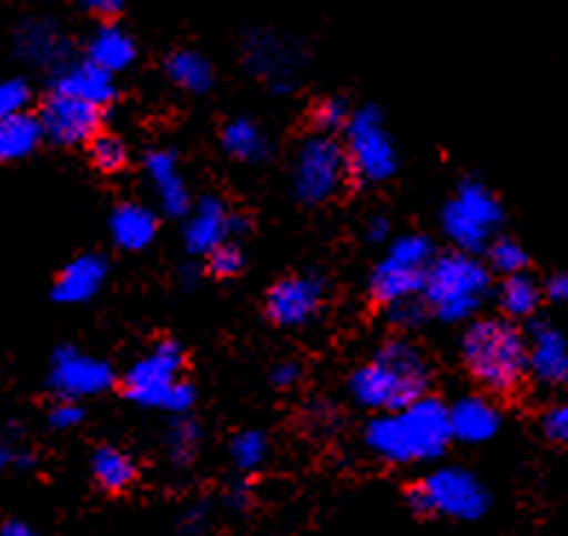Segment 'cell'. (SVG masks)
I'll return each instance as SVG.
<instances>
[{
  "instance_id": "obj_18",
  "label": "cell",
  "mask_w": 568,
  "mask_h": 536,
  "mask_svg": "<svg viewBox=\"0 0 568 536\" xmlns=\"http://www.w3.org/2000/svg\"><path fill=\"white\" fill-rule=\"evenodd\" d=\"M144 176L156 191L159 208L168 216H185L194 205L191 191H187L185 179H182L176 156L171 151H151L144 156Z\"/></svg>"
},
{
  "instance_id": "obj_27",
  "label": "cell",
  "mask_w": 568,
  "mask_h": 536,
  "mask_svg": "<svg viewBox=\"0 0 568 536\" xmlns=\"http://www.w3.org/2000/svg\"><path fill=\"white\" fill-rule=\"evenodd\" d=\"M223 148L240 162H263L268 156L266 136L252 119H231L223 128Z\"/></svg>"
},
{
  "instance_id": "obj_38",
  "label": "cell",
  "mask_w": 568,
  "mask_h": 536,
  "mask_svg": "<svg viewBox=\"0 0 568 536\" xmlns=\"http://www.w3.org/2000/svg\"><path fill=\"white\" fill-rule=\"evenodd\" d=\"M209 525V505H191L185 508V514L180 516L182 534H202Z\"/></svg>"
},
{
  "instance_id": "obj_37",
  "label": "cell",
  "mask_w": 568,
  "mask_h": 536,
  "mask_svg": "<svg viewBox=\"0 0 568 536\" xmlns=\"http://www.w3.org/2000/svg\"><path fill=\"white\" fill-rule=\"evenodd\" d=\"M81 422H84V407H81L79 401L61 398L55 407L50 409V427L52 429H75Z\"/></svg>"
},
{
  "instance_id": "obj_7",
  "label": "cell",
  "mask_w": 568,
  "mask_h": 536,
  "mask_svg": "<svg viewBox=\"0 0 568 536\" xmlns=\"http://www.w3.org/2000/svg\"><path fill=\"white\" fill-rule=\"evenodd\" d=\"M344 133L349 173H355L364 185H382L398 171L396 139L387 130L382 110L373 104L353 110Z\"/></svg>"
},
{
  "instance_id": "obj_44",
  "label": "cell",
  "mask_w": 568,
  "mask_h": 536,
  "mask_svg": "<svg viewBox=\"0 0 568 536\" xmlns=\"http://www.w3.org/2000/svg\"><path fill=\"white\" fill-rule=\"evenodd\" d=\"M229 505H231V508H245V505H248V487H245V485L231 487Z\"/></svg>"
},
{
  "instance_id": "obj_36",
  "label": "cell",
  "mask_w": 568,
  "mask_h": 536,
  "mask_svg": "<svg viewBox=\"0 0 568 536\" xmlns=\"http://www.w3.org/2000/svg\"><path fill=\"white\" fill-rule=\"evenodd\" d=\"M542 436L555 444H568V398L546 409V415H542Z\"/></svg>"
},
{
  "instance_id": "obj_19",
  "label": "cell",
  "mask_w": 568,
  "mask_h": 536,
  "mask_svg": "<svg viewBox=\"0 0 568 536\" xmlns=\"http://www.w3.org/2000/svg\"><path fill=\"white\" fill-rule=\"evenodd\" d=\"M110 265L101 254H81L72 263L64 265V272L58 274L52 297L64 306H79V303L93 301L108 280Z\"/></svg>"
},
{
  "instance_id": "obj_21",
  "label": "cell",
  "mask_w": 568,
  "mask_h": 536,
  "mask_svg": "<svg viewBox=\"0 0 568 536\" xmlns=\"http://www.w3.org/2000/svg\"><path fill=\"white\" fill-rule=\"evenodd\" d=\"M87 61H93V64L113 72V75L115 72H124L136 61V41L119 23L104 21L95 29L93 38L87 41Z\"/></svg>"
},
{
  "instance_id": "obj_42",
  "label": "cell",
  "mask_w": 568,
  "mask_h": 536,
  "mask_svg": "<svg viewBox=\"0 0 568 536\" xmlns=\"http://www.w3.org/2000/svg\"><path fill=\"white\" fill-rule=\"evenodd\" d=\"M364 236H367L369 243L384 245L389 240V220L387 216H369V222L364 225Z\"/></svg>"
},
{
  "instance_id": "obj_1",
  "label": "cell",
  "mask_w": 568,
  "mask_h": 536,
  "mask_svg": "<svg viewBox=\"0 0 568 536\" xmlns=\"http://www.w3.org/2000/svg\"><path fill=\"white\" fill-rule=\"evenodd\" d=\"M364 442L387 465H422L433 462L454 442L447 404L422 395L407 407L378 413L367 424Z\"/></svg>"
},
{
  "instance_id": "obj_28",
  "label": "cell",
  "mask_w": 568,
  "mask_h": 536,
  "mask_svg": "<svg viewBox=\"0 0 568 536\" xmlns=\"http://www.w3.org/2000/svg\"><path fill=\"white\" fill-rule=\"evenodd\" d=\"M231 462L237 465V471L254 473L266 465L268 458V438L257 429H243L237 436L231 438Z\"/></svg>"
},
{
  "instance_id": "obj_24",
  "label": "cell",
  "mask_w": 568,
  "mask_h": 536,
  "mask_svg": "<svg viewBox=\"0 0 568 536\" xmlns=\"http://www.w3.org/2000/svg\"><path fill=\"white\" fill-rule=\"evenodd\" d=\"M165 75L185 93H209L214 84V67L194 50H176L168 55Z\"/></svg>"
},
{
  "instance_id": "obj_17",
  "label": "cell",
  "mask_w": 568,
  "mask_h": 536,
  "mask_svg": "<svg viewBox=\"0 0 568 536\" xmlns=\"http://www.w3.org/2000/svg\"><path fill=\"white\" fill-rule=\"evenodd\" d=\"M447 415H450V433L462 444L490 442L503 427L497 404L485 395H462L459 401H454V407H447Z\"/></svg>"
},
{
  "instance_id": "obj_41",
  "label": "cell",
  "mask_w": 568,
  "mask_h": 536,
  "mask_svg": "<svg viewBox=\"0 0 568 536\" xmlns=\"http://www.w3.org/2000/svg\"><path fill=\"white\" fill-rule=\"evenodd\" d=\"M272 381L281 390H288V386H295L297 381H301V366L295 364V361H286V364H277L272 370Z\"/></svg>"
},
{
  "instance_id": "obj_35",
  "label": "cell",
  "mask_w": 568,
  "mask_h": 536,
  "mask_svg": "<svg viewBox=\"0 0 568 536\" xmlns=\"http://www.w3.org/2000/svg\"><path fill=\"white\" fill-rule=\"evenodd\" d=\"M209 272L216 274V277H234V274H240L243 272V251L231 243V240L223 245H216L209 254Z\"/></svg>"
},
{
  "instance_id": "obj_2",
  "label": "cell",
  "mask_w": 568,
  "mask_h": 536,
  "mask_svg": "<svg viewBox=\"0 0 568 536\" xmlns=\"http://www.w3.org/2000/svg\"><path fill=\"white\" fill-rule=\"evenodd\" d=\"M430 364L407 341H387L367 364L349 375V395L375 413L407 407L430 390Z\"/></svg>"
},
{
  "instance_id": "obj_15",
  "label": "cell",
  "mask_w": 568,
  "mask_h": 536,
  "mask_svg": "<svg viewBox=\"0 0 568 536\" xmlns=\"http://www.w3.org/2000/svg\"><path fill=\"white\" fill-rule=\"evenodd\" d=\"M52 90L104 110L115 101V75L84 58V61H70V64L58 67Z\"/></svg>"
},
{
  "instance_id": "obj_32",
  "label": "cell",
  "mask_w": 568,
  "mask_h": 536,
  "mask_svg": "<svg viewBox=\"0 0 568 536\" xmlns=\"http://www.w3.org/2000/svg\"><path fill=\"white\" fill-rule=\"evenodd\" d=\"M349 115H353L349 104L344 99H338V95H329V99H324L315 108V124L317 130H324V133L332 136V133H338V130H344L349 124Z\"/></svg>"
},
{
  "instance_id": "obj_13",
  "label": "cell",
  "mask_w": 568,
  "mask_h": 536,
  "mask_svg": "<svg viewBox=\"0 0 568 536\" xmlns=\"http://www.w3.org/2000/svg\"><path fill=\"white\" fill-rule=\"evenodd\" d=\"M41 128L43 136L52 139L55 144L64 148H79V144L93 142L101 130V110L87 104V101L72 99V95L55 93L41 108Z\"/></svg>"
},
{
  "instance_id": "obj_8",
  "label": "cell",
  "mask_w": 568,
  "mask_h": 536,
  "mask_svg": "<svg viewBox=\"0 0 568 536\" xmlns=\"http://www.w3.org/2000/svg\"><path fill=\"white\" fill-rule=\"evenodd\" d=\"M433 243L425 234H407L393 240L369 277V292L382 306L422 297L427 269L433 263Z\"/></svg>"
},
{
  "instance_id": "obj_11",
  "label": "cell",
  "mask_w": 568,
  "mask_h": 536,
  "mask_svg": "<svg viewBox=\"0 0 568 536\" xmlns=\"http://www.w3.org/2000/svg\"><path fill=\"white\" fill-rule=\"evenodd\" d=\"M115 384V372L108 361L84 355V352L61 346L52 355L50 366V386L55 390L58 398H93V395L108 393Z\"/></svg>"
},
{
  "instance_id": "obj_45",
  "label": "cell",
  "mask_w": 568,
  "mask_h": 536,
  "mask_svg": "<svg viewBox=\"0 0 568 536\" xmlns=\"http://www.w3.org/2000/svg\"><path fill=\"white\" fill-rule=\"evenodd\" d=\"M12 462H14V453H12V451H9L7 444L0 442V473L7 471V467H9V465H12Z\"/></svg>"
},
{
  "instance_id": "obj_22",
  "label": "cell",
  "mask_w": 568,
  "mask_h": 536,
  "mask_svg": "<svg viewBox=\"0 0 568 536\" xmlns=\"http://www.w3.org/2000/svg\"><path fill=\"white\" fill-rule=\"evenodd\" d=\"M159 222L151 208L139 202H124L110 214V234L124 251H142L156 240Z\"/></svg>"
},
{
  "instance_id": "obj_5",
  "label": "cell",
  "mask_w": 568,
  "mask_h": 536,
  "mask_svg": "<svg viewBox=\"0 0 568 536\" xmlns=\"http://www.w3.org/2000/svg\"><path fill=\"white\" fill-rule=\"evenodd\" d=\"M407 502L416 514L445 516L459 523L483 519L490 508V491L476 473L465 467H436L416 482L407 494Z\"/></svg>"
},
{
  "instance_id": "obj_30",
  "label": "cell",
  "mask_w": 568,
  "mask_h": 536,
  "mask_svg": "<svg viewBox=\"0 0 568 536\" xmlns=\"http://www.w3.org/2000/svg\"><path fill=\"white\" fill-rule=\"evenodd\" d=\"M488 269L499 272L503 277L526 272L528 269V251L511 240V236H494L488 245Z\"/></svg>"
},
{
  "instance_id": "obj_4",
  "label": "cell",
  "mask_w": 568,
  "mask_h": 536,
  "mask_svg": "<svg viewBox=\"0 0 568 536\" xmlns=\"http://www.w3.org/2000/svg\"><path fill=\"white\" fill-rule=\"evenodd\" d=\"M490 294V269L468 251H450L433 257L427 269L422 301L427 312L447 323L470 321Z\"/></svg>"
},
{
  "instance_id": "obj_39",
  "label": "cell",
  "mask_w": 568,
  "mask_h": 536,
  "mask_svg": "<svg viewBox=\"0 0 568 536\" xmlns=\"http://www.w3.org/2000/svg\"><path fill=\"white\" fill-rule=\"evenodd\" d=\"M79 3L87 9V12L99 14V18H104V21L115 18V14L124 9V0H79Z\"/></svg>"
},
{
  "instance_id": "obj_26",
  "label": "cell",
  "mask_w": 568,
  "mask_h": 536,
  "mask_svg": "<svg viewBox=\"0 0 568 536\" xmlns=\"http://www.w3.org/2000/svg\"><path fill=\"white\" fill-rule=\"evenodd\" d=\"M542 303V286L526 272L511 274L503 280L499 286V306L508 315V321H528L537 315Z\"/></svg>"
},
{
  "instance_id": "obj_23",
  "label": "cell",
  "mask_w": 568,
  "mask_h": 536,
  "mask_svg": "<svg viewBox=\"0 0 568 536\" xmlns=\"http://www.w3.org/2000/svg\"><path fill=\"white\" fill-rule=\"evenodd\" d=\"M43 128L38 115H29L27 110L18 115H9L0 122V162H18L38 151L43 142Z\"/></svg>"
},
{
  "instance_id": "obj_12",
  "label": "cell",
  "mask_w": 568,
  "mask_h": 536,
  "mask_svg": "<svg viewBox=\"0 0 568 536\" xmlns=\"http://www.w3.org/2000/svg\"><path fill=\"white\" fill-rule=\"evenodd\" d=\"M326 289L317 277L310 274H295L268 289L266 315L274 326L283 330H301L306 323L315 321L324 309Z\"/></svg>"
},
{
  "instance_id": "obj_33",
  "label": "cell",
  "mask_w": 568,
  "mask_h": 536,
  "mask_svg": "<svg viewBox=\"0 0 568 536\" xmlns=\"http://www.w3.org/2000/svg\"><path fill=\"white\" fill-rule=\"evenodd\" d=\"M384 317L396 330H413V326H418L427 317V306L422 297H410V301H398L384 306Z\"/></svg>"
},
{
  "instance_id": "obj_43",
  "label": "cell",
  "mask_w": 568,
  "mask_h": 536,
  "mask_svg": "<svg viewBox=\"0 0 568 536\" xmlns=\"http://www.w3.org/2000/svg\"><path fill=\"white\" fill-rule=\"evenodd\" d=\"M0 536H38V530L29 528L27 523H18V519H12V523H7L3 528H0Z\"/></svg>"
},
{
  "instance_id": "obj_3",
  "label": "cell",
  "mask_w": 568,
  "mask_h": 536,
  "mask_svg": "<svg viewBox=\"0 0 568 536\" xmlns=\"http://www.w3.org/2000/svg\"><path fill=\"white\" fill-rule=\"evenodd\" d=\"M462 361L483 390L508 395L528 375V341L508 317H483L465 330Z\"/></svg>"
},
{
  "instance_id": "obj_25",
  "label": "cell",
  "mask_w": 568,
  "mask_h": 536,
  "mask_svg": "<svg viewBox=\"0 0 568 536\" xmlns=\"http://www.w3.org/2000/svg\"><path fill=\"white\" fill-rule=\"evenodd\" d=\"M90 467H93V479L108 494H122L139 476L136 462L124 451H119V447H110V444H104V447L93 453V465Z\"/></svg>"
},
{
  "instance_id": "obj_29",
  "label": "cell",
  "mask_w": 568,
  "mask_h": 536,
  "mask_svg": "<svg viewBox=\"0 0 568 536\" xmlns=\"http://www.w3.org/2000/svg\"><path fill=\"white\" fill-rule=\"evenodd\" d=\"M202 442L200 424L185 418V415H176V422L168 429V456H171L173 465H191V458L196 456Z\"/></svg>"
},
{
  "instance_id": "obj_6",
  "label": "cell",
  "mask_w": 568,
  "mask_h": 536,
  "mask_svg": "<svg viewBox=\"0 0 568 536\" xmlns=\"http://www.w3.org/2000/svg\"><path fill=\"white\" fill-rule=\"evenodd\" d=\"M503 216L497 193L479 179H465L442 208V231L456 249L476 254L488 249L490 240L497 236Z\"/></svg>"
},
{
  "instance_id": "obj_14",
  "label": "cell",
  "mask_w": 568,
  "mask_h": 536,
  "mask_svg": "<svg viewBox=\"0 0 568 536\" xmlns=\"http://www.w3.org/2000/svg\"><path fill=\"white\" fill-rule=\"evenodd\" d=\"M528 341V375L540 386H566L568 384V337L557 330L555 323L537 321Z\"/></svg>"
},
{
  "instance_id": "obj_16",
  "label": "cell",
  "mask_w": 568,
  "mask_h": 536,
  "mask_svg": "<svg viewBox=\"0 0 568 536\" xmlns=\"http://www.w3.org/2000/svg\"><path fill=\"white\" fill-rule=\"evenodd\" d=\"M231 240V211L216 196H202L185 214V245L191 254H211Z\"/></svg>"
},
{
  "instance_id": "obj_40",
  "label": "cell",
  "mask_w": 568,
  "mask_h": 536,
  "mask_svg": "<svg viewBox=\"0 0 568 536\" xmlns=\"http://www.w3.org/2000/svg\"><path fill=\"white\" fill-rule=\"evenodd\" d=\"M542 297L555 303H568V272H557L548 277L546 289H542Z\"/></svg>"
},
{
  "instance_id": "obj_31",
  "label": "cell",
  "mask_w": 568,
  "mask_h": 536,
  "mask_svg": "<svg viewBox=\"0 0 568 536\" xmlns=\"http://www.w3.org/2000/svg\"><path fill=\"white\" fill-rule=\"evenodd\" d=\"M90 156H93L95 168L104 173H115L128 165V148H124L122 139L113 136V133H99V136L90 142Z\"/></svg>"
},
{
  "instance_id": "obj_10",
  "label": "cell",
  "mask_w": 568,
  "mask_h": 536,
  "mask_svg": "<svg viewBox=\"0 0 568 536\" xmlns=\"http://www.w3.org/2000/svg\"><path fill=\"white\" fill-rule=\"evenodd\" d=\"M185 352L173 341H159L124 375V395L139 407L165 409L168 395L182 381Z\"/></svg>"
},
{
  "instance_id": "obj_34",
  "label": "cell",
  "mask_w": 568,
  "mask_h": 536,
  "mask_svg": "<svg viewBox=\"0 0 568 536\" xmlns=\"http://www.w3.org/2000/svg\"><path fill=\"white\" fill-rule=\"evenodd\" d=\"M29 84L21 79H7L0 81V122L9 119V115H18L29 108Z\"/></svg>"
},
{
  "instance_id": "obj_20",
  "label": "cell",
  "mask_w": 568,
  "mask_h": 536,
  "mask_svg": "<svg viewBox=\"0 0 568 536\" xmlns=\"http://www.w3.org/2000/svg\"><path fill=\"white\" fill-rule=\"evenodd\" d=\"M14 50L23 61L41 67H61L67 61V38L52 21H27L14 36Z\"/></svg>"
},
{
  "instance_id": "obj_9",
  "label": "cell",
  "mask_w": 568,
  "mask_h": 536,
  "mask_svg": "<svg viewBox=\"0 0 568 536\" xmlns=\"http://www.w3.org/2000/svg\"><path fill=\"white\" fill-rule=\"evenodd\" d=\"M349 179V162H346L344 144L329 133H315L303 139L295 153V168H292V185L295 196L306 205H321V202L335 200L344 191Z\"/></svg>"
}]
</instances>
